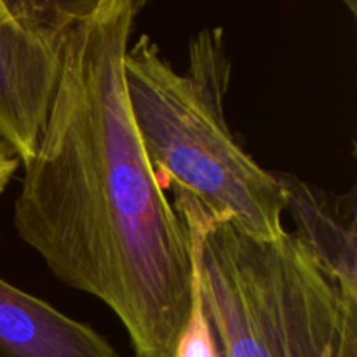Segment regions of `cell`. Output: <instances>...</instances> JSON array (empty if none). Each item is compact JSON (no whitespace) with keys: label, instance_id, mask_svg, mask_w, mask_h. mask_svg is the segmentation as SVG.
Masks as SVG:
<instances>
[{"label":"cell","instance_id":"8992f818","mask_svg":"<svg viewBox=\"0 0 357 357\" xmlns=\"http://www.w3.org/2000/svg\"><path fill=\"white\" fill-rule=\"evenodd\" d=\"M0 357H121L93 326L0 278Z\"/></svg>","mask_w":357,"mask_h":357},{"label":"cell","instance_id":"3957f363","mask_svg":"<svg viewBox=\"0 0 357 357\" xmlns=\"http://www.w3.org/2000/svg\"><path fill=\"white\" fill-rule=\"evenodd\" d=\"M174 211L190 234L202 307L223 357H338L347 298L293 232L260 241L216 223L188 199Z\"/></svg>","mask_w":357,"mask_h":357},{"label":"cell","instance_id":"5b68a950","mask_svg":"<svg viewBox=\"0 0 357 357\" xmlns=\"http://www.w3.org/2000/svg\"><path fill=\"white\" fill-rule=\"evenodd\" d=\"M295 234L347 298L357 300V192L323 190L293 173L272 171Z\"/></svg>","mask_w":357,"mask_h":357},{"label":"cell","instance_id":"7a4b0ae2","mask_svg":"<svg viewBox=\"0 0 357 357\" xmlns=\"http://www.w3.org/2000/svg\"><path fill=\"white\" fill-rule=\"evenodd\" d=\"M232 58L223 28L199 30L183 72L149 33L129 42L124 84L136 131L160 187L194 201L213 222L260 241L281 239L282 194L274 173L241 146L227 124Z\"/></svg>","mask_w":357,"mask_h":357},{"label":"cell","instance_id":"9c48e42d","mask_svg":"<svg viewBox=\"0 0 357 357\" xmlns=\"http://www.w3.org/2000/svg\"><path fill=\"white\" fill-rule=\"evenodd\" d=\"M216 357H223V354H222V351H220V347H218V352H216Z\"/></svg>","mask_w":357,"mask_h":357},{"label":"cell","instance_id":"52a82bcc","mask_svg":"<svg viewBox=\"0 0 357 357\" xmlns=\"http://www.w3.org/2000/svg\"><path fill=\"white\" fill-rule=\"evenodd\" d=\"M357 357V303H351L345 312L344 333H342L340 356Z\"/></svg>","mask_w":357,"mask_h":357},{"label":"cell","instance_id":"6da1fadb","mask_svg":"<svg viewBox=\"0 0 357 357\" xmlns=\"http://www.w3.org/2000/svg\"><path fill=\"white\" fill-rule=\"evenodd\" d=\"M142 0H87L14 201L17 237L115 314L136 357H174L192 309V243L149 162L124 84Z\"/></svg>","mask_w":357,"mask_h":357},{"label":"cell","instance_id":"277c9868","mask_svg":"<svg viewBox=\"0 0 357 357\" xmlns=\"http://www.w3.org/2000/svg\"><path fill=\"white\" fill-rule=\"evenodd\" d=\"M87 0H0V138L21 166L33 157Z\"/></svg>","mask_w":357,"mask_h":357},{"label":"cell","instance_id":"ba28073f","mask_svg":"<svg viewBox=\"0 0 357 357\" xmlns=\"http://www.w3.org/2000/svg\"><path fill=\"white\" fill-rule=\"evenodd\" d=\"M21 167L20 159L16 157V153L9 149L6 142L0 138V197L3 195V192L7 190L9 183L13 181V178L16 176V171Z\"/></svg>","mask_w":357,"mask_h":357}]
</instances>
